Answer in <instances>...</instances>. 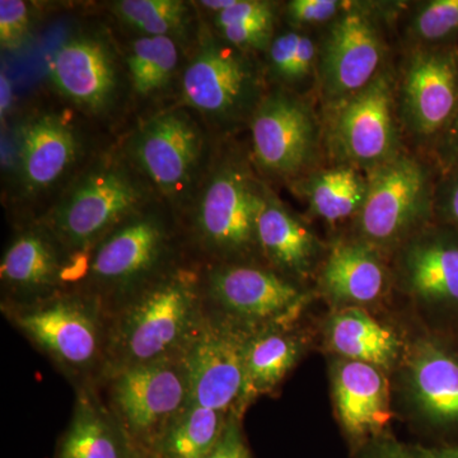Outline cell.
<instances>
[{
  "instance_id": "28",
  "label": "cell",
  "mask_w": 458,
  "mask_h": 458,
  "mask_svg": "<svg viewBox=\"0 0 458 458\" xmlns=\"http://www.w3.org/2000/svg\"><path fill=\"white\" fill-rule=\"evenodd\" d=\"M192 4L182 0H119L111 11L140 36L174 38L185 47L194 45L200 29Z\"/></svg>"
},
{
  "instance_id": "25",
  "label": "cell",
  "mask_w": 458,
  "mask_h": 458,
  "mask_svg": "<svg viewBox=\"0 0 458 458\" xmlns=\"http://www.w3.org/2000/svg\"><path fill=\"white\" fill-rule=\"evenodd\" d=\"M310 212L331 225L357 216L366 199L369 176L351 165L312 170L291 183Z\"/></svg>"
},
{
  "instance_id": "11",
  "label": "cell",
  "mask_w": 458,
  "mask_h": 458,
  "mask_svg": "<svg viewBox=\"0 0 458 458\" xmlns=\"http://www.w3.org/2000/svg\"><path fill=\"white\" fill-rule=\"evenodd\" d=\"M14 138L12 180L20 203L59 197L87 164L86 137L68 113L32 114Z\"/></svg>"
},
{
  "instance_id": "1",
  "label": "cell",
  "mask_w": 458,
  "mask_h": 458,
  "mask_svg": "<svg viewBox=\"0 0 458 458\" xmlns=\"http://www.w3.org/2000/svg\"><path fill=\"white\" fill-rule=\"evenodd\" d=\"M204 313L200 271L174 265L108 316L102 375L181 354Z\"/></svg>"
},
{
  "instance_id": "20",
  "label": "cell",
  "mask_w": 458,
  "mask_h": 458,
  "mask_svg": "<svg viewBox=\"0 0 458 458\" xmlns=\"http://www.w3.org/2000/svg\"><path fill=\"white\" fill-rule=\"evenodd\" d=\"M260 255L284 278H306L318 261L321 245L315 233L270 188L265 189L258 223Z\"/></svg>"
},
{
  "instance_id": "15",
  "label": "cell",
  "mask_w": 458,
  "mask_h": 458,
  "mask_svg": "<svg viewBox=\"0 0 458 458\" xmlns=\"http://www.w3.org/2000/svg\"><path fill=\"white\" fill-rule=\"evenodd\" d=\"M252 328L205 309L185 351L188 405L223 415L242 414L243 349Z\"/></svg>"
},
{
  "instance_id": "38",
  "label": "cell",
  "mask_w": 458,
  "mask_h": 458,
  "mask_svg": "<svg viewBox=\"0 0 458 458\" xmlns=\"http://www.w3.org/2000/svg\"><path fill=\"white\" fill-rule=\"evenodd\" d=\"M237 412L229 417L221 438L204 458H251L240 424Z\"/></svg>"
},
{
  "instance_id": "34",
  "label": "cell",
  "mask_w": 458,
  "mask_h": 458,
  "mask_svg": "<svg viewBox=\"0 0 458 458\" xmlns=\"http://www.w3.org/2000/svg\"><path fill=\"white\" fill-rule=\"evenodd\" d=\"M361 458H458V445L424 447L396 441L393 437L377 436L366 445Z\"/></svg>"
},
{
  "instance_id": "3",
  "label": "cell",
  "mask_w": 458,
  "mask_h": 458,
  "mask_svg": "<svg viewBox=\"0 0 458 458\" xmlns=\"http://www.w3.org/2000/svg\"><path fill=\"white\" fill-rule=\"evenodd\" d=\"M157 200L123 149L108 150L89 159L38 221L69 251H93L113 229Z\"/></svg>"
},
{
  "instance_id": "21",
  "label": "cell",
  "mask_w": 458,
  "mask_h": 458,
  "mask_svg": "<svg viewBox=\"0 0 458 458\" xmlns=\"http://www.w3.org/2000/svg\"><path fill=\"white\" fill-rule=\"evenodd\" d=\"M334 396L340 421L352 439L381 436L391 418L387 379L381 369L363 361H339Z\"/></svg>"
},
{
  "instance_id": "29",
  "label": "cell",
  "mask_w": 458,
  "mask_h": 458,
  "mask_svg": "<svg viewBox=\"0 0 458 458\" xmlns=\"http://www.w3.org/2000/svg\"><path fill=\"white\" fill-rule=\"evenodd\" d=\"M183 49L170 38H135L125 57L131 95L148 101L167 92L179 73Z\"/></svg>"
},
{
  "instance_id": "8",
  "label": "cell",
  "mask_w": 458,
  "mask_h": 458,
  "mask_svg": "<svg viewBox=\"0 0 458 458\" xmlns=\"http://www.w3.org/2000/svg\"><path fill=\"white\" fill-rule=\"evenodd\" d=\"M18 330L74 376L104 367L108 316L96 295L60 292L26 306L5 307Z\"/></svg>"
},
{
  "instance_id": "10",
  "label": "cell",
  "mask_w": 458,
  "mask_h": 458,
  "mask_svg": "<svg viewBox=\"0 0 458 458\" xmlns=\"http://www.w3.org/2000/svg\"><path fill=\"white\" fill-rule=\"evenodd\" d=\"M108 410L140 454H157L188 400L183 352L107 377Z\"/></svg>"
},
{
  "instance_id": "17",
  "label": "cell",
  "mask_w": 458,
  "mask_h": 458,
  "mask_svg": "<svg viewBox=\"0 0 458 458\" xmlns=\"http://www.w3.org/2000/svg\"><path fill=\"white\" fill-rule=\"evenodd\" d=\"M50 80L81 113L111 116L129 86L119 56L107 36L82 32L60 45L50 64Z\"/></svg>"
},
{
  "instance_id": "24",
  "label": "cell",
  "mask_w": 458,
  "mask_h": 458,
  "mask_svg": "<svg viewBox=\"0 0 458 458\" xmlns=\"http://www.w3.org/2000/svg\"><path fill=\"white\" fill-rule=\"evenodd\" d=\"M386 283L379 250L360 240L334 247L321 273L322 288L339 302L373 303L384 293Z\"/></svg>"
},
{
  "instance_id": "36",
  "label": "cell",
  "mask_w": 458,
  "mask_h": 458,
  "mask_svg": "<svg viewBox=\"0 0 458 458\" xmlns=\"http://www.w3.org/2000/svg\"><path fill=\"white\" fill-rule=\"evenodd\" d=\"M283 5L270 0H234V4L212 16L213 29L247 22V21L279 18Z\"/></svg>"
},
{
  "instance_id": "4",
  "label": "cell",
  "mask_w": 458,
  "mask_h": 458,
  "mask_svg": "<svg viewBox=\"0 0 458 458\" xmlns=\"http://www.w3.org/2000/svg\"><path fill=\"white\" fill-rule=\"evenodd\" d=\"M180 87L181 105L225 140L249 128L270 89L262 60L228 44L204 22L181 73Z\"/></svg>"
},
{
  "instance_id": "5",
  "label": "cell",
  "mask_w": 458,
  "mask_h": 458,
  "mask_svg": "<svg viewBox=\"0 0 458 458\" xmlns=\"http://www.w3.org/2000/svg\"><path fill=\"white\" fill-rule=\"evenodd\" d=\"M212 135L197 114L180 105L143 120L123 152L179 218L191 207L212 165Z\"/></svg>"
},
{
  "instance_id": "22",
  "label": "cell",
  "mask_w": 458,
  "mask_h": 458,
  "mask_svg": "<svg viewBox=\"0 0 458 458\" xmlns=\"http://www.w3.org/2000/svg\"><path fill=\"white\" fill-rule=\"evenodd\" d=\"M408 381L415 405L438 426L458 424V358L434 340H419L408 357Z\"/></svg>"
},
{
  "instance_id": "26",
  "label": "cell",
  "mask_w": 458,
  "mask_h": 458,
  "mask_svg": "<svg viewBox=\"0 0 458 458\" xmlns=\"http://www.w3.org/2000/svg\"><path fill=\"white\" fill-rule=\"evenodd\" d=\"M300 355V340L280 330L276 324L252 328L243 349L241 408L259 394L271 393L293 369Z\"/></svg>"
},
{
  "instance_id": "7",
  "label": "cell",
  "mask_w": 458,
  "mask_h": 458,
  "mask_svg": "<svg viewBox=\"0 0 458 458\" xmlns=\"http://www.w3.org/2000/svg\"><path fill=\"white\" fill-rule=\"evenodd\" d=\"M174 219L157 200L113 229L93 249L84 292L116 307L174 267Z\"/></svg>"
},
{
  "instance_id": "39",
  "label": "cell",
  "mask_w": 458,
  "mask_h": 458,
  "mask_svg": "<svg viewBox=\"0 0 458 458\" xmlns=\"http://www.w3.org/2000/svg\"><path fill=\"white\" fill-rule=\"evenodd\" d=\"M434 150L445 172L458 168V108L450 125L434 146Z\"/></svg>"
},
{
  "instance_id": "18",
  "label": "cell",
  "mask_w": 458,
  "mask_h": 458,
  "mask_svg": "<svg viewBox=\"0 0 458 458\" xmlns=\"http://www.w3.org/2000/svg\"><path fill=\"white\" fill-rule=\"evenodd\" d=\"M71 254L38 219L18 229L0 262L5 307L26 306L60 293Z\"/></svg>"
},
{
  "instance_id": "14",
  "label": "cell",
  "mask_w": 458,
  "mask_h": 458,
  "mask_svg": "<svg viewBox=\"0 0 458 458\" xmlns=\"http://www.w3.org/2000/svg\"><path fill=\"white\" fill-rule=\"evenodd\" d=\"M401 131L419 146H436L458 108V47L406 50L396 78Z\"/></svg>"
},
{
  "instance_id": "42",
  "label": "cell",
  "mask_w": 458,
  "mask_h": 458,
  "mask_svg": "<svg viewBox=\"0 0 458 458\" xmlns=\"http://www.w3.org/2000/svg\"><path fill=\"white\" fill-rule=\"evenodd\" d=\"M137 458H159V457L157 456V454H140H140H138Z\"/></svg>"
},
{
  "instance_id": "40",
  "label": "cell",
  "mask_w": 458,
  "mask_h": 458,
  "mask_svg": "<svg viewBox=\"0 0 458 458\" xmlns=\"http://www.w3.org/2000/svg\"><path fill=\"white\" fill-rule=\"evenodd\" d=\"M14 92L13 84L9 80L8 74L2 69L0 73V117L2 122L7 119L9 113L13 108Z\"/></svg>"
},
{
  "instance_id": "23",
  "label": "cell",
  "mask_w": 458,
  "mask_h": 458,
  "mask_svg": "<svg viewBox=\"0 0 458 458\" xmlns=\"http://www.w3.org/2000/svg\"><path fill=\"white\" fill-rule=\"evenodd\" d=\"M140 452L106 406L81 390L55 458H137Z\"/></svg>"
},
{
  "instance_id": "16",
  "label": "cell",
  "mask_w": 458,
  "mask_h": 458,
  "mask_svg": "<svg viewBox=\"0 0 458 458\" xmlns=\"http://www.w3.org/2000/svg\"><path fill=\"white\" fill-rule=\"evenodd\" d=\"M205 309L246 327L282 321L303 294L291 280L256 264H212L201 274Z\"/></svg>"
},
{
  "instance_id": "12",
  "label": "cell",
  "mask_w": 458,
  "mask_h": 458,
  "mask_svg": "<svg viewBox=\"0 0 458 458\" xmlns=\"http://www.w3.org/2000/svg\"><path fill=\"white\" fill-rule=\"evenodd\" d=\"M396 78L388 66L360 92L327 108V140L339 164L369 174L403 150Z\"/></svg>"
},
{
  "instance_id": "19",
  "label": "cell",
  "mask_w": 458,
  "mask_h": 458,
  "mask_svg": "<svg viewBox=\"0 0 458 458\" xmlns=\"http://www.w3.org/2000/svg\"><path fill=\"white\" fill-rule=\"evenodd\" d=\"M401 286L421 302L458 307V234L427 225L397 247Z\"/></svg>"
},
{
  "instance_id": "30",
  "label": "cell",
  "mask_w": 458,
  "mask_h": 458,
  "mask_svg": "<svg viewBox=\"0 0 458 458\" xmlns=\"http://www.w3.org/2000/svg\"><path fill=\"white\" fill-rule=\"evenodd\" d=\"M397 20L406 50L458 44V0L403 2Z\"/></svg>"
},
{
  "instance_id": "9",
  "label": "cell",
  "mask_w": 458,
  "mask_h": 458,
  "mask_svg": "<svg viewBox=\"0 0 458 458\" xmlns=\"http://www.w3.org/2000/svg\"><path fill=\"white\" fill-rule=\"evenodd\" d=\"M369 188L355 216L358 240L377 250L399 247L434 218V183L429 165L401 150L369 172Z\"/></svg>"
},
{
  "instance_id": "35",
  "label": "cell",
  "mask_w": 458,
  "mask_h": 458,
  "mask_svg": "<svg viewBox=\"0 0 458 458\" xmlns=\"http://www.w3.org/2000/svg\"><path fill=\"white\" fill-rule=\"evenodd\" d=\"M31 26V12L22 0L0 2V45L3 50H14L25 42Z\"/></svg>"
},
{
  "instance_id": "32",
  "label": "cell",
  "mask_w": 458,
  "mask_h": 458,
  "mask_svg": "<svg viewBox=\"0 0 458 458\" xmlns=\"http://www.w3.org/2000/svg\"><path fill=\"white\" fill-rule=\"evenodd\" d=\"M351 0H291L283 5L288 26L312 32L330 25L348 8Z\"/></svg>"
},
{
  "instance_id": "27",
  "label": "cell",
  "mask_w": 458,
  "mask_h": 458,
  "mask_svg": "<svg viewBox=\"0 0 458 458\" xmlns=\"http://www.w3.org/2000/svg\"><path fill=\"white\" fill-rule=\"evenodd\" d=\"M327 342L346 360L363 361L377 369L393 366L400 354L396 334L357 306L346 307L330 318Z\"/></svg>"
},
{
  "instance_id": "33",
  "label": "cell",
  "mask_w": 458,
  "mask_h": 458,
  "mask_svg": "<svg viewBox=\"0 0 458 458\" xmlns=\"http://www.w3.org/2000/svg\"><path fill=\"white\" fill-rule=\"evenodd\" d=\"M278 20L279 18H264L213 30L223 40L233 45L237 49L259 56L267 53L271 41L276 38Z\"/></svg>"
},
{
  "instance_id": "6",
  "label": "cell",
  "mask_w": 458,
  "mask_h": 458,
  "mask_svg": "<svg viewBox=\"0 0 458 458\" xmlns=\"http://www.w3.org/2000/svg\"><path fill=\"white\" fill-rule=\"evenodd\" d=\"M403 2H355L318 38V90L330 108L369 86L388 68V29Z\"/></svg>"
},
{
  "instance_id": "31",
  "label": "cell",
  "mask_w": 458,
  "mask_h": 458,
  "mask_svg": "<svg viewBox=\"0 0 458 458\" xmlns=\"http://www.w3.org/2000/svg\"><path fill=\"white\" fill-rule=\"evenodd\" d=\"M229 417L185 403L179 417L165 432L157 456L204 458L221 438Z\"/></svg>"
},
{
  "instance_id": "41",
  "label": "cell",
  "mask_w": 458,
  "mask_h": 458,
  "mask_svg": "<svg viewBox=\"0 0 458 458\" xmlns=\"http://www.w3.org/2000/svg\"><path fill=\"white\" fill-rule=\"evenodd\" d=\"M195 4L207 12H210L212 16H216V14L232 7L234 4V0H201V2L195 3Z\"/></svg>"
},
{
  "instance_id": "2",
  "label": "cell",
  "mask_w": 458,
  "mask_h": 458,
  "mask_svg": "<svg viewBox=\"0 0 458 458\" xmlns=\"http://www.w3.org/2000/svg\"><path fill=\"white\" fill-rule=\"evenodd\" d=\"M267 182L250 150L225 140L185 213L195 245L213 264H255L258 223Z\"/></svg>"
},
{
  "instance_id": "37",
  "label": "cell",
  "mask_w": 458,
  "mask_h": 458,
  "mask_svg": "<svg viewBox=\"0 0 458 458\" xmlns=\"http://www.w3.org/2000/svg\"><path fill=\"white\" fill-rule=\"evenodd\" d=\"M434 216L458 231V168L445 172L434 191Z\"/></svg>"
},
{
  "instance_id": "13",
  "label": "cell",
  "mask_w": 458,
  "mask_h": 458,
  "mask_svg": "<svg viewBox=\"0 0 458 458\" xmlns=\"http://www.w3.org/2000/svg\"><path fill=\"white\" fill-rule=\"evenodd\" d=\"M249 128L250 156L260 176L292 183L318 165L322 129L304 96L270 87Z\"/></svg>"
}]
</instances>
